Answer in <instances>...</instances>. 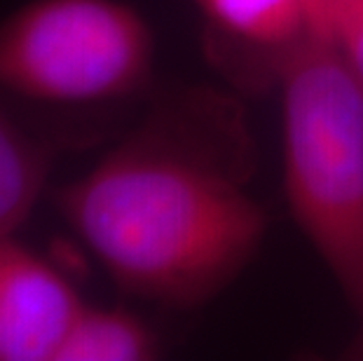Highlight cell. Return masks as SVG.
Masks as SVG:
<instances>
[{
	"label": "cell",
	"instance_id": "1",
	"mask_svg": "<svg viewBox=\"0 0 363 361\" xmlns=\"http://www.w3.org/2000/svg\"><path fill=\"white\" fill-rule=\"evenodd\" d=\"M164 106L52 202L125 294L192 310L233 282L265 237V213Z\"/></svg>",
	"mask_w": 363,
	"mask_h": 361
},
{
	"label": "cell",
	"instance_id": "2",
	"mask_svg": "<svg viewBox=\"0 0 363 361\" xmlns=\"http://www.w3.org/2000/svg\"><path fill=\"white\" fill-rule=\"evenodd\" d=\"M277 80L291 216L363 321V87L319 38L300 45Z\"/></svg>",
	"mask_w": 363,
	"mask_h": 361
},
{
	"label": "cell",
	"instance_id": "3",
	"mask_svg": "<svg viewBox=\"0 0 363 361\" xmlns=\"http://www.w3.org/2000/svg\"><path fill=\"white\" fill-rule=\"evenodd\" d=\"M152 64V28L125 0H28L0 21V87L30 101H120Z\"/></svg>",
	"mask_w": 363,
	"mask_h": 361
},
{
	"label": "cell",
	"instance_id": "4",
	"mask_svg": "<svg viewBox=\"0 0 363 361\" xmlns=\"http://www.w3.org/2000/svg\"><path fill=\"white\" fill-rule=\"evenodd\" d=\"M84 301L14 235H0V361H57Z\"/></svg>",
	"mask_w": 363,
	"mask_h": 361
},
{
	"label": "cell",
	"instance_id": "5",
	"mask_svg": "<svg viewBox=\"0 0 363 361\" xmlns=\"http://www.w3.org/2000/svg\"><path fill=\"white\" fill-rule=\"evenodd\" d=\"M208 33L267 61L274 75L312 38L307 0H195Z\"/></svg>",
	"mask_w": 363,
	"mask_h": 361
},
{
	"label": "cell",
	"instance_id": "6",
	"mask_svg": "<svg viewBox=\"0 0 363 361\" xmlns=\"http://www.w3.org/2000/svg\"><path fill=\"white\" fill-rule=\"evenodd\" d=\"M54 148L21 129L0 106V235H14L48 186Z\"/></svg>",
	"mask_w": 363,
	"mask_h": 361
},
{
	"label": "cell",
	"instance_id": "7",
	"mask_svg": "<svg viewBox=\"0 0 363 361\" xmlns=\"http://www.w3.org/2000/svg\"><path fill=\"white\" fill-rule=\"evenodd\" d=\"M160 355L155 331L125 307L84 303L57 352V361H148Z\"/></svg>",
	"mask_w": 363,
	"mask_h": 361
},
{
	"label": "cell",
	"instance_id": "8",
	"mask_svg": "<svg viewBox=\"0 0 363 361\" xmlns=\"http://www.w3.org/2000/svg\"><path fill=\"white\" fill-rule=\"evenodd\" d=\"M363 0H307L312 38L335 43L337 33Z\"/></svg>",
	"mask_w": 363,
	"mask_h": 361
},
{
	"label": "cell",
	"instance_id": "9",
	"mask_svg": "<svg viewBox=\"0 0 363 361\" xmlns=\"http://www.w3.org/2000/svg\"><path fill=\"white\" fill-rule=\"evenodd\" d=\"M335 48L342 55L345 64L350 66L354 78L361 82L363 87V3L357 7L350 21L342 26V30L335 38Z\"/></svg>",
	"mask_w": 363,
	"mask_h": 361
},
{
	"label": "cell",
	"instance_id": "10",
	"mask_svg": "<svg viewBox=\"0 0 363 361\" xmlns=\"http://www.w3.org/2000/svg\"><path fill=\"white\" fill-rule=\"evenodd\" d=\"M350 357L354 359H363V321H361V331L357 335V340L352 343V348H350Z\"/></svg>",
	"mask_w": 363,
	"mask_h": 361
}]
</instances>
